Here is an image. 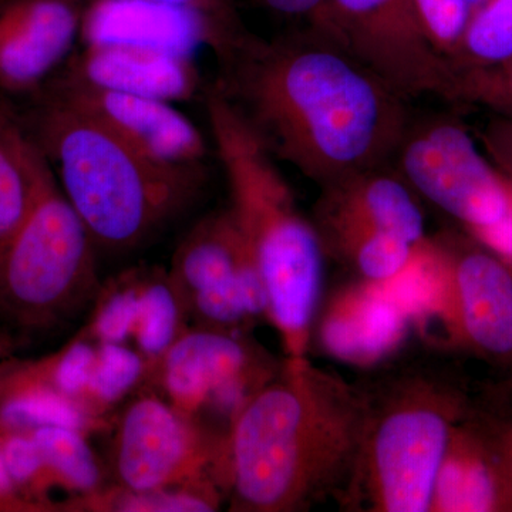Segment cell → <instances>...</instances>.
<instances>
[{
	"mask_svg": "<svg viewBox=\"0 0 512 512\" xmlns=\"http://www.w3.org/2000/svg\"><path fill=\"white\" fill-rule=\"evenodd\" d=\"M45 165L12 110L0 104V256L35 204Z\"/></svg>",
	"mask_w": 512,
	"mask_h": 512,
	"instance_id": "21",
	"label": "cell"
},
{
	"mask_svg": "<svg viewBox=\"0 0 512 512\" xmlns=\"http://www.w3.org/2000/svg\"><path fill=\"white\" fill-rule=\"evenodd\" d=\"M205 111L231 211L264 284L266 319L288 359L308 357L318 315L323 252L315 225L296 207L276 160L259 143L217 84L205 86Z\"/></svg>",
	"mask_w": 512,
	"mask_h": 512,
	"instance_id": "4",
	"label": "cell"
},
{
	"mask_svg": "<svg viewBox=\"0 0 512 512\" xmlns=\"http://www.w3.org/2000/svg\"><path fill=\"white\" fill-rule=\"evenodd\" d=\"M227 434L211 436L192 417L156 394L126 407L111 447V470L128 493L197 488L218 493L214 473L225 483ZM220 494V493H218Z\"/></svg>",
	"mask_w": 512,
	"mask_h": 512,
	"instance_id": "9",
	"label": "cell"
},
{
	"mask_svg": "<svg viewBox=\"0 0 512 512\" xmlns=\"http://www.w3.org/2000/svg\"><path fill=\"white\" fill-rule=\"evenodd\" d=\"M451 70V103L483 107L512 119V59L497 66Z\"/></svg>",
	"mask_w": 512,
	"mask_h": 512,
	"instance_id": "25",
	"label": "cell"
},
{
	"mask_svg": "<svg viewBox=\"0 0 512 512\" xmlns=\"http://www.w3.org/2000/svg\"><path fill=\"white\" fill-rule=\"evenodd\" d=\"M57 74L89 86L173 104L202 97L207 86L195 57L123 43L79 45Z\"/></svg>",
	"mask_w": 512,
	"mask_h": 512,
	"instance_id": "15",
	"label": "cell"
},
{
	"mask_svg": "<svg viewBox=\"0 0 512 512\" xmlns=\"http://www.w3.org/2000/svg\"><path fill=\"white\" fill-rule=\"evenodd\" d=\"M369 393L286 359L235 414L225 478L231 510L299 512L342 500L355 473Z\"/></svg>",
	"mask_w": 512,
	"mask_h": 512,
	"instance_id": "2",
	"label": "cell"
},
{
	"mask_svg": "<svg viewBox=\"0 0 512 512\" xmlns=\"http://www.w3.org/2000/svg\"><path fill=\"white\" fill-rule=\"evenodd\" d=\"M23 507V503H20L16 498L15 491H13V480L10 476L9 468L6 466L5 458L0 454V507Z\"/></svg>",
	"mask_w": 512,
	"mask_h": 512,
	"instance_id": "32",
	"label": "cell"
},
{
	"mask_svg": "<svg viewBox=\"0 0 512 512\" xmlns=\"http://www.w3.org/2000/svg\"><path fill=\"white\" fill-rule=\"evenodd\" d=\"M488 0H464V3H466L468 13H470V16L473 15V13H476L478 9L483 8L485 3H487Z\"/></svg>",
	"mask_w": 512,
	"mask_h": 512,
	"instance_id": "33",
	"label": "cell"
},
{
	"mask_svg": "<svg viewBox=\"0 0 512 512\" xmlns=\"http://www.w3.org/2000/svg\"><path fill=\"white\" fill-rule=\"evenodd\" d=\"M484 153L512 181V119L494 116L480 133Z\"/></svg>",
	"mask_w": 512,
	"mask_h": 512,
	"instance_id": "28",
	"label": "cell"
},
{
	"mask_svg": "<svg viewBox=\"0 0 512 512\" xmlns=\"http://www.w3.org/2000/svg\"><path fill=\"white\" fill-rule=\"evenodd\" d=\"M37 94L80 111L158 165L207 173V140L173 103L89 86L59 74Z\"/></svg>",
	"mask_w": 512,
	"mask_h": 512,
	"instance_id": "12",
	"label": "cell"
},
{
	"mask_svg": "<svg viewBox=\"0 0 512 512\" xmlns=\"http://www.w3.org/2000/svg\"><path fill=\"white\" fill-rule=\"evenodd\" d=\"M168 276L183 309L195 296L241 281L262 282L248 239L231 208L207 215L184 235Z\"/></svg>",
	"mask_w": 512,
	"mask_h": 512,
	"instance_id": "20",
	"label": "cell"
},
{
	"mask_svg": "<svg viewBox=\"0 0 512 512\" xmlns=\"http://www.w3.org/2000/svg\"><path fill=\"white\" fill-rule=\"evenodd\" d=\"M153 2L185 10L204 20L218 40V53L214 56L217 63L231 55L232 50L241 45L252 33L239 13L237 0H153Z\"/></svg>",
	"mask_w": 512,
	"mask_h": 512,
	"instance_id": "26",
	"label": "cell"
},
{
	"mask_svg": "<svg viewBox=\"0 0 512 512\" xmlns=\"http://www.w3.org/2000/svg\"><path fill=\"white\" fill-rule=\"evenodd\" d=\"M258 3L275 15L302 19L308 23L322 6L323 0H258Z\"/></svg>",
	"mask_w": 512,
	"mask_h": 512,
	"instance_id": "31",
	"label": "cell"
},
{
	"mask_svg": "<svg viewBox=\"0 0 512 512\" xmlns=\"http://www.w3.org/2000/svg\"><path fill=\"white\" fill-rule=\"evenodd\" d=\"M30 440L36 451L37 468H52L53 473L79 490L96 487L99 470L79 431L45 424L32 434Z\"/></svg>",
	"mask_w": 512,
	"mask_h": 512,
	"instance_id": "24",
	"label": "cell"
},
{
	"mask_svg": "<svg viewBox=\"0 0 512 512\" xmlns=\"http://www.w3.org/2000/svg\"><path fill=\"white\" fill-rule=\"evenodd\" d=\"M96 302L92 333L100 342H136L150 365L184 332L187 318L170 276L136 269L111 282Z\"/></svg>",
	"mask_w": 512,
	"mask_h": 512,
	"instance_id": "16",
	"label": "cell"
},
{
	"mask_svg": "<svg viewBox=\"0 0 512 512\" xmlns=\"http://www.w3.org/2000/svg\"><path fill=\"white\" fill-rule=\"evenodd\" d=\"M471 238L512 266V208L503 221Z\"/></svg>",
	"mask_w": 512,
	"mask_h": 512,
	"instance_id": "30",
	"label": "cell"
},
{
	"mask_svg": "<svg viewBox=\"0 0 512 512\" xmlns=\"http://www.w3.org/2000/svg\"><path fill=\"white\" fill-rule=\"evenodd\" d=\"M0 353H2V352H0Z\"/></svg>",
	"mask_w": 512,
	"mask_h": 512,
	"instance_id": "34",
	"label": "cell"
},
{
	"mask_svg": "<svg viewBox=\"0 0 512 512\" xmlns=\"http://www.w3.org/2000/svg\"><path fill=\"white\" fill-rule=\"evenodd\" d=\"M430 512H512V484L478 417L451 431Z\"/></svg>",
	"mask_w": 512,
	"mask_h": 512,
	"instance_id": "19",
	"label": "cell"
},
{
	"mask_svg": "<svg viewBox=\"0 0 512 512\" xmlns=\"http://www.w3.org/2000/svg\"><path fill=\"white\" fill-rule=\"evenodd\" d=\"M512 484V420L478 417Z\"/></svg>",
	"mask_w": 512,
	"mask_h": 512,
	"instance_id": "29",
	"label": "cell"
},
{
	"mask_svg": "<svg viewBox=\"0 0 512 512\" xmlns=\"http://www.w3.org/2000/svg\"><path fill=\"white\" fill-rule=\"evenodd\" d=\"M512 59V0H488L470 16L447 62L453 69L490 67Z\"/></svg>",
	"mask_w": 512,
	"mask_h": 512,
	"instance_id": "23",
	"label": "cell"
},
{
	"mask_svg": "<svg viewBox=\"0 0 512 512\" xmlns=\"http://www.w3.org/2000/svg\"><path fill=\"white\" fill-rule=\"evenodd\" d=\"M308 26L369 67L404 99L451 100L453 70L431 43L416 0H323Z\"/></svg>",
	"mask_w": 512,
	"mask_h": 512,
	"instance_id": "8",
	"label": "cell"
},
{
	"mask_svg": "<svg viewBox=\"0 0 512 512\" xmlns=\"http://www.w3.org/2000/svg\"><path fill=\"white\" fill-rule=\"evenodd\" d=\"M10 110L97 254L119 256L144 247L190 210L207 183V173L158 165L97 121L43 94Z\"/></svg>",
	"mask_w": 512,
	"mask_h": 512,
	"instance_id": "3",
	"label": "cell"
},
{
	"mask_svg": "<svg viewBox=\"0 0 512 512\" xmlns=\"http://www.w3.org/2000/svg\"><path fill=\"white\" fill-rule=\"evenodd\" d=\"M84 0H0V103L36 96L80 42Z\"/></svg>",
	"mask_w": 512,
	"mask_h": 512,
	"instance_id": "13",
	"label": "cell"
},
{
	"mask_svg": "<svg viewBox=\"0 0 512 512\" xmlns=\"http://www.w3.org/2000/svg\"><path fill=\"white\" fill-rule=\"evenodd\" d=\"M394 161L414 194L463 225L470 237L511 211L512 181L454 117L413 119Z\"/></svg>",
	"mask_w": 512,
	"mask_h": 512,
	"instance_id": "7",
	"label": "cell"
},
{
	"mask_svg": "<svg viewBox=\"0 0 512 512\" xmlns=\"http://www.w3.org/2000/svg\"><path fill=\"white\" fill-rule=\"evenodd\" d=\"M151 366L168 402L200 423L204 413L227 417L229 427L281 369L239 333L198 326L185 329Z\"/></svg>",
	"mask_w": 512,
	"mask_h": 512,
	"instance_id": "11",
	"label": "cell"
},
{
	"mask_svg": "<svg viewBox=\"0 0 512 512\" xmlns=\"http://www.w3.org/2000/svg\"><path fill=\"white\" fill-rule=\"evenodd\" d=\"M325 255H332L357 275V279L392 284L406 274L423 251L392 232L369 228L316 229Z\"/></svg>",
	"mask_w": 512,
	"mask_h": 512,
	"instance_id": "22",
	"label": "cell"
},
{
	"mask_svg": "<svg viewBox=\"0 0 512 512\" xmlns=\"http://www.w3.org/2000/svg\"><path fill=\"white\" fill-rule=\"evenodd\" d=\"M463 394L427 376L369 394L355 473L340 505L352 511L430 512L451 431L467 417Z\"/></svg>",
	"mask_w": 512,
	"mask_h": 512,
	"instance_id": "6",
	"label": "cell"
},
{
	"mask_svg": "<svg viewBox=\"0 0 512 512\" xmlns=\"http://www.w3.org/2000/svg\"><path fill=\"white\" fill-rule=\"evenodd\" d=\"M0 104H2V103H0Z\"/></svg>",
	"mask_w": 512,
	"mask_h": 512,
	"instance_id": "35",
	"label": "cell"
},
{
	"mask_svg": "<svg viewBox=\"0 0 512 512\" xmlns=\"http://www.w3.org/2000/svg\"><path fill=\"white\" fill-rule=\"evenodd\" d=\"M97 255L46 164L28 218L0 256V352L42 343L89 312L103 288Z\"/></svg>",
	"mask_w": 512,
	"mask_h": 512,
	"instance_id": "5",
	"label": "cell"
},
{
	"mask_svg": "<svg viewBox=\"0 0 512 512\" xmlns=\"http://www.w3.org/2000/svg\"><path fill=\"white\" fill-rule=\"evenodd\" d=\"M430 261L429 296L421 316L434 313L451 345L510 362L512 266L474 239L447 237L430 238Z\"/></svg>",
	"mask_w": 512,
	"mask_h": 512,
	"instance_id": "10",
	"label": "cell"
},
{
	"mask_svg": "<svg viewBox=\"0 0 512 512\" xmlns=\"http://www.w3.org/2000/svg\"><path fill=\"white\" fill-rule=\"evenodd\" d=\"M413 320L392 284L357 279L333 293L313 335L340 362L373 366L399 350Z\"/></svg>",
	"mask_w": 512,
	"mask_h": 512,
	"instance_id": "14",
	"label": "cell"
},
{
	"mask_svg": "<svg viewBox=\"0 0 512 512\" xmlns=\"http://www.w3.org/2000/svg\"><path fill=\"white\" fill-rule=\"evenodd\" d=\"M218 64L225 99L276 161L319 188L394 161L410 100L312 28L251 33Z\"/></svg>",
	"mask_w": 512,
	"mask_h": 512,
	"instance_id": "1",
	"label": "cell"
},
{
	"mask_svg": "<svg viewBox=\"0 0 512 512\" xmlns=\"http://www.w3.org/2000/svg\"><path fill=\"white\" fill-rule=\"evenodd\" d=\"M319 190L312 220L316 229L369 228L392 232L417 247L429 242L417 195L397 173L363 171Z\"/></svg>",
	"mask_w": 512,
	"mask_h": 512,
	"instance_id": "17",
	"label": "cell"
},
{
	"mask_svg": "<svg viewBox=\"0 0 512 512\" xmlns=\"http://www.w3.org/2000/svg\"><path fill=\"white\" fill-rule=\"evenodd\" d=\"M421 22L434 47L448 59L470 19L464 0H416Z\"/></svg>",
	"mask_w": 512,
	"mask_h": 512,
	"instance_id": "27",
	"label": "cell"
},
{
	"mask_svg": "<svg viewBox=\"0 0 512 512\" xmlns=\"http://www.w3.org/2000/svg\"><path fill=\"white\" fill-rule=\"evenodd\" d=\"M100 43L156 47L190 57L201 49L218 53L217 37L204 20L153 0H84L79 45Z\"/></svg>",
	"mask_w": 512,
	"mask_h": 512,
	"instance_id": "18",
	"label": "cell"
}]
</instances>
